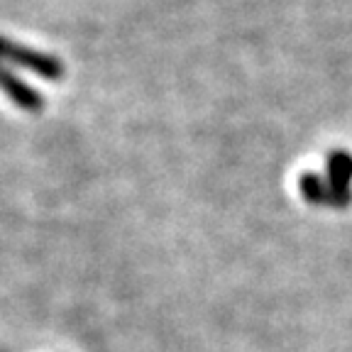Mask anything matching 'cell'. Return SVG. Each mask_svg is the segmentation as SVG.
I'll use <instances>...</instances> for the list:
<instances>
[{
    "mask_svg": "<svg viewBox=\"0 0 352 352\" xmlns=\"http://www.w3.org/2000/svg\"><path fill=\"white\" fill-rule=\"evenodd\" d=\"M0 59H8V61H12V64L25 66V69L39 74V76L47 78V81H61V76H64V64H61L56 56L34 52V50H30V47L15 44L6 37H0Z\"/></svg>",
    "mask_w": 352,
    "mask_h": 352,
    "instance_id": "cell-1",
    "label": "cell"
},
{
    "mask_svg": "<svg viewBox=\"0 0 352 352\" xmlns=\"http://www.w3.org/2000/svg\"><path fill=\"white\" fill-rule=\"evenodd\" d=\"M0 88H3V91L8 94V98H10L15 105H20V108H25V110H42L44 108L42 96H39L34 88H30L25 81H20L15 74L8 72L3 64H0Z\"/></svg>",
    "mask_w": 352,
    "mask_h": 352,
    "instance_id": "cell-2",
    "label": "cell"
}]
</instances>
